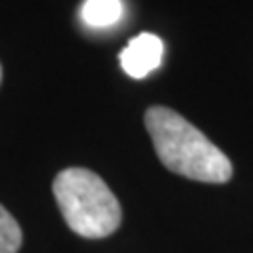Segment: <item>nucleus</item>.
Here are the masks:
<instances>
[{
	"label": "nucleus",
	"instance_id": "f257e3e1",
	"mask_svg": "<svg viewBox=\"0 0 253 253\" xmlns=\"http://www.w3.org/2000/svg\"><path fill=\"white\" fill-rule=\"evenodd\" d=\"M146 129L156 156L169 171L205 184H226L232 177L230 158L175 110L148 108Z\"/></svg>",
	"mask_w": 253,
	"mask_h": 253
},
{
	"label": "nucleus",
	"instance_id": "f03ea898",
	"mask_svg": "<svg viewBox=\"0 0 253 253\" xmlns=\"http://www.w3.org/2000/svg\"><path fill=\"white\" fill-rule=\"evenodd\" d=\"M53 194L70 230L84 239H104L121 226V203L97 173L70 167L57 173Z\"/></svg>",
	"mask_w": 253,
	"mask_h": 253
},
{
	"label": "nucleus",
	"instance_id": "7ed1b4c3",
	"mask_svg": "<svg viewBox=\"0 0 253 253\" xmlns=\"http://www.w3.org/2000/svg\"><path fill=\"white\" fill-rule=\"evenodd\" d=\"M165 44L154 34H139L131 38L129 44L121 51V68L133 78H144L161 66Z\"/></svg>",
	"mask_w": 253,
	"mask_h": 253
},
{
	"label": "nucleus",
	"instance_id": "20e7f679",
	"mask_svg": "<svg viewBox=\"0 0 253 253\" xmlns=\"http://www.w3.org/2000/svg\"><path fill=\"white\" fill-rule=\"evenodd\" d=\"M81 17L89 28H110L123 17L121 0H84Z\"/></svg>",
	"mask_w": 253,
	"mask_h": 253
},
{
	"label": "nucleus",
	"instance_id": "39448f33",
	"mask_svg": "<svg viewBox=\"0 0 253 253\" xmlns=\"http://www.w3.org/2000/svg\"><path fill=\"white\" fill-rule=\"evenodd\" d=\"M21 239L23 236L17 219L0 205V253H17Z\"/></svg>",
	"mask_w": 253,
	"mask_h": 253
},
{
	"label": "nucleus",
	"instance_id": "423d86ee",
	"mask_svg": "<svg viewBox=\"0 0 253 253\" xmlns=\"http://www.w3.org/2000/svg\"><path fill=\"white\" fill-rule=\"evenodd\" d=\"M0 81H2V68H0Z\"/></svg>",
	"mask_w": 253,
	"mask_h": 253
}]
</instances>
